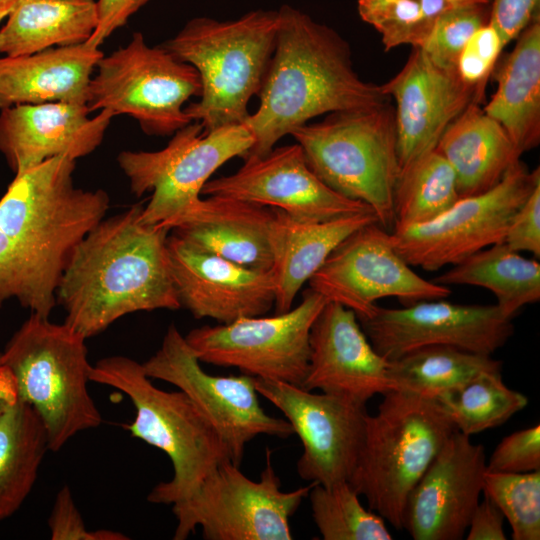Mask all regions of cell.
Returning <instances> with one entry per match:
<instances>
[{
  "mask_svg": "<svg viewBox=\"0 0 540 540\" xmlns=\"http://www.w3.org/2000/svg\"><path fill=\"white\" fill-rule=\"evenodd\" d=\"M455 430L436 399L390 390L377 412L366 415L362 448L348 482L369 509L403 530L411 490Z\"/></svg>",
  "mask_w": 540,
  "mask_h": 540,
  "instance_id": "cell-6",
  "label": "cell"
},
{
  "mask_svg": "<svg viewBox=\"0 0 540 540\" xmlns=\"http://www.w3.org/2000/svg\"><path fill=\"white\" fill-rule=\"evenodd\" d=\"M277 27L278 10L251 11L228 21L198 17L161 44L199 74L200 100L185 106V112L204 132L246 121L248 103L261 89L275 48Z\"/></svg>",
  "mask_w": 540,
  "mask_h": 540,
  "instance_id": "cell-4",
  "label": "cell"
},
{
  "mask_svg": "<svg viewBox=\"0 0 540 540\" xmlns=\"http://www.w3.org/2000/svg\"><path fill=\"white\" fill-rule=\"evenodd\" d=\"M87 104L46 102L0 110V152L15 175L54 157L74 161L102 142L115 115L109 109L89 117Z\"/></svg>",
  "mask_w": 540,
  "mask_h": 540,
  "instance_id": "cell-23",
  "label": "cell"
},
{
  "mask_svg": "<svg viewBox=\"0 0 540 540\" xmlns=\"http://www.w3.org/2000/svg\"><path fill=\"white\" fill-rule=\"evenodd\" d=\"M358 320L374 349L389 361L435 345L492 355L514 330L512 319L496 305H463L443 299L402 308L377 306Z\"/></svg>",
  "mask_w": 540,
  "mask_h": 540,
  "instance_id": "cell-17",
  "label": "cell"
},
{
  "mask_svg": "<svg viewBox=\"0 0 540 540\" xmlns=\"http://www.w3.org/2000/svg\"><path fill=\"white\" fill-rule=\"evenodd\" d=\"M491 355L435 345L413 350L390 361L389 374L397 390L438 399L486 371H500Z\"/></svg>",
  "mask_w": 540,
  "mask_h": 540,
  "instance_id": "cell-32",
  "label": "cell"
},
{
  "mask_svg": "<svg viewBox=\"0 0 540 540\" xmlns=\"http://www.w3.org/2000/svg\"><path fill=\"white\" fill-rule=\"evenodd\" d=\"M266 462L258 480L231 460L215 468L189 498L172 504L173 539L185 540L200 527L206 540H291L290 518L315 483L282 491L269 450Z\"/></svg>",
  "mask_w": 540,
  "mask_h": 540,
  "instance_id": "cell-10",
  "label": "cell"
},
{
  "mask_svg": "<svg viewBox=\"0 0 540 540\" xmlns=\"http://www.w3.org/2000/svg\"><path fill=\"white\" fill-rule=\"evenodd\" d=\"M48 450L40 417L19 399L0 417V521L13 515L28 497Z\"/></svg>",
  "mask_w": 540,
  "mask_h": 540,
  "instance_id": "cell-31",
  "label": "cell"
},
{
  "mask_svg": "<svg viewBox=\"0 0 540 540\" xmlns=\"http://www.w3.org/2000/svg\"><path fill=\"white\" fill-rule=\"evenodd\" d=\"M454 3H461V2H485V3H491V0H451Z\"/></svg>",
  "mask_w": 540,
  "mask_h": 540,
  "instance_id": "cell-49",
  "label": "cell"
},
{
  "mask_svg": "<svg viewBox=\"0 0 540 540\" xmlns=\"http://www.w3.org/2000/svg\"><path fill=\"white\" fill-rule=\"evenodd\" d=\"M503 243L514 251L540 257V182L514 214Z\"/></svg>",
  "mask_w": 540,
  "mask_h": 540,
  "instance_id": "cell-42",
  "label": "cell"
},
{
  "mask_svg": "<svg viewBox=\"0 0 540 540\" xmlns=\"http://www.w3.org/2000/svg\"><path fill=\"white\" fill-rule=\"evenodd\" d=\"M167 248L179 303L196 319L211 318L226 324L265 315L274 305L270 270L239 265L173 233L168 236Z\"/></svg>",
  "mask_w": 540,
  "mask_h": 540,
  "instance_id": "cell-21",
  "label": "cell"
},
{
  "mask_svg": "<svg viewBox=\"0 0 540 540\" xmlns=\"http://www.w3.org/2000/svg\"><path fill=\"white\" fill-rule=\"evenodd\" d=\"M99 47L86 42L0 58V110L19 104H87Z\"/></svg>",
  "mask_w": 540,
  "mask_h": 540,
  "instance_id": "cell-25",
  "label": "cell"
},
{
  "mask_svg": "<svg viewBox=\"0 0 540 540\" xmlns=\"http://www.w3.org/2000/svg\"><path fill=\"white\" fill-rule=\"evenodd\" d=\"M371 222H378L371 211L325 222H301L274 208L269 239L276 313L290 310L297 293L334 248Z\"/></svg>",
  "mask_w": 540,
  "mask_h": 540,
  "instance_id": "cell-26",
  "label": "cell"
},
{
  "mask_svg": "<svg viewBox=\"0 0 540 540\" xmlns=\"http://www.w3.org/2000/svg\"><path fill=\"white\" fill-rule=\"evenodd\" d=\"M436 149L455 172L460 198L494 187L521 157L502 125L479 102L470 103L451 122Z\"/></svg>",
  "mask_w": 540,
  "mask_h": 540,
  "instance_id": "cell-27",
  "label": "cell"
},
{
  "mask_svg": "<svg viewBox=\"0 0 540 540\" xmlns=\"http://www.w3.org/2000/svg\"><path fill=\"white\" fill-rule=\"evenodd\" d=\"M486 469L496 473L540 471V425L504 437L487 460Z\"/></svg>",
  "mask_w": 540,
  "mask_h": 540,
  "instance_id": "cell-40",
  "label": "cell"
},
{
  "mask_svg": "<svg viewBox=\"0 0 540 540\" xmlns=\"http://www.w3.org/2000/svg\"><path fill=\"white\" fill-rule=\"evenodd\" d=\"M150 0H97L98 23L88 45L100 47L117 29Z\"/></svg>",
  "mask_w": 540,
  "mask_h": 540,
  "instance_id": "cell-44",
  "label": "cell"
},
{
  "mask_svg": "<svg viewBox=\"0 0 540 540\" xmlns=\"http://www.w3.org/2000/svg\"><path fill=\"white\" fill-rule=\"evenodd\" d=\"M22 1L23 0H0V23L6 19Z\"/></svg>",
  "mask_w": 540,
  "mask_h": 540,
  "instance_id": "cell-48",
  "label": "cell"
},
{
  "mask_svg": "<svg viewBox=\"0 0 540 540\" xmlns=\"http://www.w3.org/2000/svg\"><path fill=\"white\" fill-rule=\"evenodd\" d=\"M504 515L494 502L484 495L477 504L466 531L467 540H506Z\"/></svg>",
  "mask_w": 540,
  "mask_h": 540,
  "instance_id": "cell-45",
  "label": "cell"
},
{
  "mask_svg": "<svg viewBox=\"0 0 540 540\" xmlns=\"http://www.w3.org/2000/svg\"><path fill=\"white\" fill-rule=\"evenodd\" d=\"M516 40L496 73L497 89L483 110L502 125L522 155L540 142V15Z\"/></svg>",
  "mask_w": 540,
  "mask_h": 540,
  "instance_id": "cell-28",
  "label": "cell"
},
{
  "mask_svg": "<svg viewBox=\"0 0 540 540\" xmlns=\"http://www.w3.org/2000/svg\"><path fill=\"white\" fill-rule=\"evenodd\" d=\"M291 136L316 176L338 194L362 202L388 231L401 168L394 107L385 104L328 114Z\"/></svg>",
  "mask_w": 540,
  "mask_h": 540,
  "instance_id": "cell-8",
  "label": "cell"
},
{
  "mask_svg": "<svg viewBox=\"0 0 540 540\" xmlns=\"http://www.w3.org/2000/svg\"><path fill=\"white\" fill-rule=\"evenodd\" d=\"M85 341L64 322L32 313L1 353L16 380L19 399L40 417L52 451L102 423L88 390L92 365Z\"/></svg>",
  "mask_w": 540,
  "mask_h": 540,
  "instance_id": "cell-7",
  "label": "cell"
},
{
  "mask_svg": "<svg viewBox=\"0 0 540 540\" xmlns=\"http://www.w3.org/2000/svg\"><path fill=\"white\" fill-rule=\"evenodd\" d=\"M19 400L14 375L1 361L0 353V417Z\"/></svg>",
  "mask_w": 540,
  "mask_h": 540,
  "instance_id": "cell-47",
  "label": "cell"
},
{
  "mask_svg": "<svg viewBox=\"0 0 540 540\" xmlns=\"http://www.w3.org/2000/svg\"><path fill=\"white\" fill-rule=\"evenodd\" d=\"M143 203L103 218L80 241L61 275L64 323L86 339L130 313L178 310L167 239L171 229L141 222Z\"/></svg>",
  "mask_w": 540,
  "mask_h": 540,
  "instance_id": "cell-1",
  "label": "cell"
},
{
  "mask_svg": "<svg viewBox=\"0 0 540 540\" xmlns=\"http://www.w3.org/2000/svg\"><path fill=\"white\" fill-rule=\"evenodd\" d=\"M483 494L507 519L513 540L540 539V471L484 475Z\"/></svg>",
  "mask_w": 540,
  "mask_h": 540,
  "instance_id": "cell-36",
  "label": "cell"
},
{
  "mask_svg": "<svg viewBox=\"0 0 540 540\" xmlns=\"http://www.w3.org/2000/svg\"><path fill=\"white\" fill-rule=\"evenodd\" d=\"M357 10L381 35L385 51L401 45L422 48L434 26L420 0H358Z\"/></svg>",
  "mask_w": 540,
  "mask_h": 540,
  "instance_id": "cell-37",
  "label": "cell"
},
{
  "mask_svg": "<svg viewBox=\"0 0 540 540\" xmlns=\"http://www.w3.org/2000/svg\"><path fill=\"white\" fill-rule=\"evenodd\" d=\"M258 96L257 110L244 122L254 144L243 159L266 155L317 116L390 100L381 85L356 73L349 43L338 32L289 5L278 10L275 48Z\"/></svg>",
  "mask_w": 540,
  "mask_h": 540,
  "instance_id": "cell-2",
  "label": "cell"
},
{
  "mask_svg": "<svg viewBox=\"0 0 540 540\" xmlns=\"http://www.w3.org/2000/svg\"><path fill=\"white\" fill-rule=\"evenodd\" d=\"M309 289L327 301L367 317L383 298H397L404 306L445 299L449 287L426 280L396 251L390 231L368 223L342 240L308 281Z\"/></svg>",
  "mask_w": 540,
  "mask_h": 540,
  "instance_id": "cell-15",
  "label": "cell"
},
{
  "mask_svg": "<svg viewBox=\"0 0 540 540\" xmlns=\"http://www.w3.org/2000/svg\"><path fill=\"white\" fill-rule=\"evenodd\" d=\"M348 481L314 484L308 494L313 520L324 540H391L385 520L359 500Z\"/></svg>",
  "mask_w": 540,
  "mask_h": 540,
  "instance_id": "cell-35",
  "label": "cell"
},
{
  "mask_svg": "<svg viewBox=\"0 0 540 540\" xmlns=\"http://www.w3.org/2000/svg\"><path fill=\"white\" fill-rule=\"evenodd\" d=\"M0 29V53L15 57L86 42L98 23L96 0H23Z\"/></svg>",
  "mask_w": 540,
  "mask_h": 540,
  "instance_id": "cell-29",
  "label": "cell"
},
{
  "mask_svg": "<svg viewBox=\"0 0 540 540\" xmlns=\"http://www.w3.org/2000/svg\"><path fill=\"white\" fill-rule=\"evenodd\" d=\"M75 161L54 157L15 175L0 199V229L14 257L19 303L49 317L70 256L104 217L109 196L73 182Z\"/></svg>",
  "mask_w": 540,
  "mask_h": 540,
  "instance_id": "cell-3",
  "label": "cell"
},
{
  "mask_svg": "<svg viewBox=\"0 0 540 540\" xmlns=\"http://www.w3.org/2000/svg\"><path fill=\"white\" fill-rule=\"evenodd\" d=\"M146 375L176 386L204 413L240 465L246 445L259 435L287 438L290 423L261 407L254 378L245 374H208L177 327H168L160 348L142 363Z\"/></svg>",
  "mask_w": 540,
  "mask_h": 540,
  "instance_id": "cell-14",
  "label": "cell"
},
{
  "mask_svg": "<svg viewBox=\"0 0 540 540\" xmlns=\"http://www.w3.org/2000/svg\"><path fill=\"white\" fill-rule=\"evenodd\" d=\"M327 300L311 289L295 307L192 329L185 339L200 362L234 367L253 378L302 387L310 359V332Z\"/></svg>",
  "mask_w": 540,
  "mask_h": 540,
  "instance_id": "cell-12",
  "label": "cell"
},
{
  "mask_svg": "<svg viewBox=\"0 0 540 540\" xmlns=\"http://www.w3.org/2000/svg\"><path fill=\"white\" fill-rule=\"evenodd\" d=\"M201 195L277 208L301 222H325L373 212L366 204L346 198L323 183L308 166L297 143L244 159L235 173L209 180Z\"/></svg>",
  "mask_w": 540,
  "mask_h": 540,
  "instance_id": "cell-18",
  "label": "cell"
},
{
  "mask_svg": "<svg viewBox=\"0 0 540 540\" xmlns=\"http://www.w3.org/2000/svg\"><path fill=\"white\" fill-rule=\"evenodd\" d=\"M274 208L231 197L208 196L171 229L183 240L239 265L268 271Z\"/></svg>",
  "mask_w": 540,
  "mask_h": 540,
  "instance_id": "cell-24",
  "label": "cell"
},
{
  "mask_svg": "<svg viewBox=\"0 0 540 540\" xmlns=\"http://www.w3.org/2000/svg\"><path fill=\"white\" fill-rule=\"evenodd\" d=\"M455 429L471 437L504 424L524 409L528 398L510 389L500 371H486L461 389L436 399Z\"/></svg>",
  "mask_w": 540,
  "mask_h": 540,
  "instance_id": "cell-34",
  "label": "cell"
},
{
  "mask_svg": "<svg viewBox=\"0 0 540 540\" xmlns=\"http://www.w3.org/2000/svg\"><path fill=\"white\" fill-rule=\"evenodd\" d=\"M18 278L10 242L0 229V308L11 298L17 299Z\"/></svg>",
  "mask_w": 540,
  "mask_h": 540,
  "instance_id": "cell-46",
  "label": "cell"
},
{
  "mask_svg": "<svg viewBox=\"0 0 540 540\" xmlns=\"http://www.w3.org/2000/svg\"><path fill=\"white\" fill-rule=\"evenodd\" d=\"M504 45L496 28L488 22L476 30L461 51L456 71L467 85L484 92Z\"/></svg>",
  "mask_w": 540,
  "mask_h": 540,
  "instance_id": "cell-39",
  "label": "cell"
},
{
  "mask_svg": "<svg viewBox=\"0 0 540 540\" xmlns=\"http://www.w3.org/2000/svg\"><path fill=\"white\" fill-rule=\"evenodd\" d=\"M540 182L537 167L519 161L491 189L460 198L433 220L390 231L396 251L411 267L437 271L504 242L509 224Z\"/></svg>",
  "mask_w": 540,
  "mask_h": 540,
  "instance_id": "cell-13",
  "label": "cell"
},
{
  "mask_svg": "<svg viewBox=\"0 0 540 540\" xmlns=\"http://www.w3.org/2000/svg\"><path fill=\"white\" fill-rule=\"evenodd\" d=\"M484 447L455 430L411 490L403 529L414 540H460L483 493Z\"/></svg>",
  "mask_w": 540,
  "mask_h": 540,
  "instance_id": "cell-19",
  "label": "cell"
},
{
  "mask_svg": "<svg viewBox=\"0 0 540 540\" xmlns=\"http://www.w3.org/2000/svg\"><path fill=\"white\" fill-rule=\"evenodd\" d=\"M390 361L379 354L356 314L335 302L324 305L310 332V359L302 388L366 405L374 395L395 390Z\"/></svg>",
  "mask_w": 540,
  "mask_h": 540,
  "instance_id": "cell-22",
  "label": "cell"
},
{
  "mask_svg": "<svg viewBox=\"0 0 540 540\" xmlns=\"http://www.w3.org/2000/svg\"><path fill=\"white\" fill-rule=\"evenodd\" d=\"M90 381L125 394L135 408V418L125 429L171 461V479L150 491L149 502L172 505L189 498L215 468L230 460L226 444L197 405L181 390L156 387L134 359L102 358L92 366Z\"/></svg>",
  "mask_w": 540,
  "mask_h": 540,
  "instance_id": "cell-5",
  "label": "cell"
},
{
  "mask_svg": "<svg viewBox=\"0 0 540 540\" xmlns=\"http://www.w3.org/2000/svg\"><path fill=\"white\" fill-rule=\"evenodd\" d=\"M253 144L244 123L204 132L192 121L175 132L165 148L123 151L117 161L133 194L152 193L141 222L172 229L197 208L211 175L227 161L244 158Z\"/></svg>",
  "mask_w": 540,
  "mask_h": 540,
  "instance_id": "cell-9",
  "label": "cell"
},
{
  "mask_svg": "<svg viewBox=\"0 0 540 540\" xmlns=\"http://www.w3.org/2000/svg\"><path fill=\"white\" fill-rule=\"evenodd\" d=\"M489 19L490 3H456L436 20L420 49L440 68L456 71L457 61L465 44Z\"/></svg>",
  "mask_w": 540,
  "mask_h": 540,
  "instance_id": "cell-38",
  "label": "cell"
},
{
  "mask_svg": "<svg viewBox=\"0 0 540 540\" xmlns=\"http://www.w3.org/2000/svg\"><path fill=\"white\" fill-rule=\"evenodd\" d=\"M540 0H491L489 22L498 31L504 47L539 15Z\"/></svg>",
  "mask_w": 540,
  "mask_h": 540,
  "instance_id": "cell-43",
  "label": "cell"
},
{
  "mask_svg": "<svg viewBox=\"0 0 540 540\" xmlns=\"http://www.w3.org/2000/svg\"><path fill=\"white\" fill-rule=\"evenodd\" d=\"M52 540H127L125 534L109 529L89 530L74 502L71 490L63 486L57 493L48 518Z\"/></svg>",
  "mask_w": 540,
  "mask_h": 540,
  "instance_id": "cell-41",
  "label": "cell"
},
{
  "mask_svg": "<svg viewBox=\"0 0 540 540\" xmlns=\"http://www.w3.org/2000/svg\"><path fill=\"white\" fill-rule=\"evenodd\" d=\"M459 199L455 172L435 148L401 171L394 194L393 229L433 220Z\"/></svg>",
  "mask_w": 540,
  "mask_h": 540,
  "instance_id": "cell-33",
  "label": "cell"
},
{
  "mask_svg": "<svg viewBox=\"0 0 540 540\" xmlns=\"http://www.w3.org/2000/svg\"><path fill=\"white\" fill-rule=\"evenodd\" d=\"M254 385L301 441L298 475L326 487L349 481L364 440L365 405L275 380L254 378Z\"/></svg>",
  "mask_w": 540,
  "mask_h": 540,
  "instance_id": "cell-16",
  "label": "cell"
},
{
  "mask_svg": "<svg viewBox=\"0 0 540 540\" xmlns=\"http://www.w3.org/2000/svg\"><path fill=\"white\" fill-rule=\"evenodd\" d=\"M381 86L395 101L401 171L434 150L451 122L484 93L464 83L457 71L434 64L420 48H413L402 69Z\"/></svg>",
  "mask_w": 540,
  "mask_h": 540,
  "instance_id": "cell-20",
  "label": "cell"
},
{
  "mask_svg": "<svg viewBox=\"0 0 540 540\" xmlns=\"http://www.w3.org/2000/svg\"><path fill=\"white\" fill-rule=\"evenodd\" d=\"M91 78L90 112L109 109L136 119L148 135H172L192 122L185 103L201 95L197 70L163 46L150 47L140 32L98 61Z\"/></svg>",
  "mask_w": 540,
  "mask_h": 540,
  "instance_id": "cell-11",
  "label": "cell"
},
{
  "mask_svg": "<svg viewBox=\"0 0 540 540\" xmlns=\"http://www.w3.org/2000/svg\"><path fill=\"white\" fill-rule=\"evenodd\" d=\"M432 281L447 287L487 289L496 298L495 305L510 319L524 306L540 300L539 262L525 258L503 242L470 255Z\"/></svg>",
  "mask_w": 540,
  "mask_h": 540,
  "instance_id": "cell-30",
  "label": "cell"
}]
</instances>
